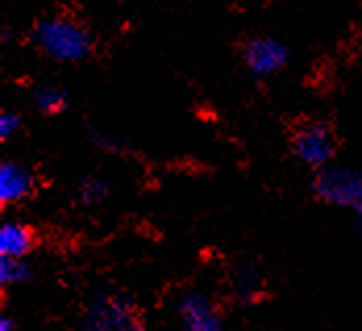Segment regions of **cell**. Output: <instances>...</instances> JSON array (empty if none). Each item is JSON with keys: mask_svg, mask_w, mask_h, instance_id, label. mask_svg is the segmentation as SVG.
Returning <instances> with one entry per match:
<instances>
[{"mask_svg": "<svg viewBox=\"0 0 362 331\" xmlns=\"http://www.w3.org/2000/svg\"><path fill=\"white\" fill-rule=\"evenodd\" d=\"M112 194V187L107 180L98 175H86L75 184V196L83 207H100Z\"/></svg>", "mask_w": 362, "mask_h": 331, "instance_id": "7c38bea8", "label": "cell"}, {"mask_svg": "<svg viewBox=\"0 0 362 331\" xmlns=\"http://www.w3.org/2000/svg\"><path fill=\"white\" fill-rule=\"evenodd\" d=\"M36 192V175L30 167L17 161L0 163V204L13 207L28 200Z\"/></svg>", "mask_w": 362, "mask_h": 331, "instance_id": "52a82bcc", "label": "cell"}, {"mask_svg": "<svg viewBox=\"0 0 362 331\" xmlns=\"http://www.w3.org/2000/svg\"><path fill=\"white\" fill-rule=\"evenodd\" d=\"M354 217H356V233H358V238L362 240V209L354 213Z\"/></svg>", "mask_w": 362, "mask_h": 331, "instance_id": "2e32d148", "label": "cell"}, {"mask_svg": "<svg viewBox=\"0 0 362 331\" xmlns=\"http://www.w3.org/2000/svg\"><path fill=\"white\" fill-rule=\"evenodd\" d=\"M21 115L15 110H2L0 112V140L6 142L11 140L19 129H21Z\"/></svg>", "mask_w": 362, "mask_h": 331, "instance_id": "5bb4252c", "label": "cell"}, {"mask_svg": "<svg viewBox=\"0 0 362 331\" xmlns=\"http://www.w3.org/2000/svg\"><path fill=\"white\" fill-rule=\"evenodd\" d=\"M290 152L300 165L315 171L333 163L335 140L329 125L323 121H306L298 125L291 132Z\"/></svg>", "mask_w": 362, "mask_h": 331, "instance_id": "277c9868", "label": "cell"}, {"mask_svg": "<svg viewBox=\"0 0 362 331\" xmlns=\"http://www.w3.org/2000/svg\"><path fill=\"white\" fill-rule=\"evenodd\" d=\"M30 103L40 115L54 117L69 109V90L61 83H37L32 90Z\"/></svg>", "mask_w": 362, "mask_h": 331, "instance_id": "9c48e42d", "label": "cell"}, {"mask_svg": "<svg viewBox=\"0 0 362 331\" xmlns=\"http://www.w3.org/2000/svg\"><path fill=\"white\" fill-rule=\"evenodd\" d=\"M79 327L86 331H140L146 323L132 296L96 288L83 306Z\"/></svg>", "mask_w": 362, "mask_h": 331, "instance_id": "7a4b0ae2", "label": "cell"}, {"mask_svg": "<svg viewBox=\"0 0 362 331\" xmlns=\"http://www.w3.org/2000/svg\"><path fill=\"white\" fill-rule=\"evenodd\" d=\"M88 140L92 142V146L105 154H110V156H125L129 154V144L119 140L117 136H112L109 132H103L98 127H88Z\"/></svg>", "mask_w": 362, "mask_h": 331, "instance_id": "4fadbf2b", "label": "cell"}, {"mask_svg": "<svg viewBox=\"0 0 362 331\" xmlns=\"http://www.w3.org/2000/svg\"><path fill=\"white\" fill-rule=\"evenodd\" d=\"M260 288H262L260 271L254 265L242 262V265L233 267V271H231V292L238 298L240 304H254Z\"/></svg>", "mask_w": 362, "mask_h": 331, "instance_id": "30bf717a", "label": "cell"}, {"mask_svg": "<svg viewBox=\"0 0 362 331\" xmlns=\"http://www.w3.org/2000/svg\"><path fill=\"white\" fill-rule=\"evenodd\" d=\"M310 192L327 207L356 213L362 209V169L329 163L315 171Z\"/></svg>", "mask_w": 362, "mask_h": 331, "instance_id": "3957f363", "label": "cell"}, {"mask_svg": "<svg viewBox=\"0 0 362 331\" xmlns=\"http://www.w3.org/2000/svg\"><path fill=\"white\" fill-rule=\"evenodd\" d=\"M242 63L250 77L262 81L288 67L290 48L275 36H252L242 44Z\"/></svg>", "mask_w": 362, "mask_h": 331, "instance_id": "5b68a950", "label": "cell"}, {"mask_svg": "<svg viewBox=\"0 0 362 331\" xmlns=\"http://www.w3.org/2000/svg\"><path fill=\"white\" fill-rule=\"evenodd\" d=\"M32 42L40 54L61 65H81L96 52V36L92 30L63 15L37 19L32 30Z\"/></svg>", "mask_w": 362, "mask_h": 331, "instance_id": "6da1fadb", "label": "cell"}, {"mask_svg": "<svg viewBox=\"0 0 362 331\" xmlns=\"http://www.w3.org/2000/svg\"><path fill=\"white\" fill-rule=\"evenodd\" d=\"M175 313L185 331H221L225 325L213 296L202 290H185L177 298Z\"/></svg>", "mask_w": 362, "mask_h": 331, "instance_id": "8992f818", "label": "cell"}, {"mask_svg": "<svg viewBox=\"0 0 362 331\" xmlns=\"http://www.w3.org/2000/svg\"><path fill=\"white\" fill-rule=\"evenodd\" d=\"M17 330V321L11 315H0V331Z\"/></svg>", "mask_w": 362, "mask_h": 331, "instance_id": "9a60e30c", "label": "cell"}, {"mask_svg": "<svg viewBox=\"0 0 362 331\" xmlns=\"http://www.w3.org/2000/svg\"><path fill=\"white\" fill-rule=\"evenodd\" d=\"M37 275L36 265L28 257H0V286L15 288L34 281Z\"/></svg>", "mask_w": 362, "mask_h": 331, "instance_id": "8fae6325", "label": "cell"}, {"mask_svg": "<svg viewBox=\"0 0 362 331\" xmlns=\"http://www.w3.org/2000/svg\"><path fill=\"white\" fill-rule=\"evenodd\" d=\"M36 246V233L21 221L0 225V257H30Z\"/></svg>", "mask_w": 362, "mask_h": 331, "instance_id": "ba28073f", "label": "cell"}]
</instances>
